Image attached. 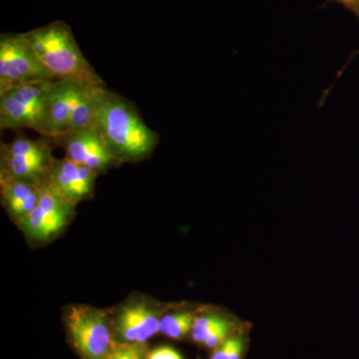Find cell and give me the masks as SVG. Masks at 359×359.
<instances>
[{"mask_svg":"<svg viewBox=\"0 0 359 359\" xmlns=\"http://www.w3.org/2000/svg\"><path fill=\"white\" fill-rule=\"evenodd\" d=\"M94 125L118 161L144 159L159 141L158 134L144 122L134 104L105 84L97 94Z\"/></svg>","mask_w":359,"mask_h":359,"instance_id":"6da1fadb","label":"cell"},{"mask_svg":"<svg viewBox=\"0 0 359 359\" xmlns=\"http://www.w3.org/2000/svg\"><path fill=\"white\" fill-rule=\"evenodd\" d=\"M22 34L42 65L57 79L103 82L80 50L70 26L65 21H54Z\"/></svg>","mask_w":359,"mask_h":359,"instance_id":"7a4b0ae2","label":"cell"},{"mask_svg":"<svg viewBox=\"0 0 359 359\" xmlns=\"http://www.w3.org/2000/svg\"><path fill=\"white\" fill-rule=\"evenodd\" d=\"M57 80L32 82L0 93V129H32L47 137L49 99Z\"/></svg>","mask_w":359,"mask_h":359,"instance_id":"3957f363","label":"cell"},{"mask_svg":"<svg viewBox=\"0 0 359 359\" xmlns=\"http://www.w3.org/2000/svg\"><path fill=\"white\" fill-rule=\"evenodd\" d=\"M65 325L71 344L83 359H106L115 339L106 311L83 304L65 311Z\"/></svg>","mask_w":359,"mask_h":359,"instance_id":"277c9868","label":"cell"},{"mask_svg":"<svg viewBox=\"0 0 359 359\" xmlns=\"http://www.w3.org/2000/svg\"><path fill=\"white\" fill-rule=\"evenodd\" d=\"M59 80L37 57L27 40L20 34L0 35V93L13 87Z\"/></svg>","mask_w":359,"mask_h":359,"instance_id":"5b68a950","label":"cell"},{"mask_svg":"<svg viewBox=\"0 0 359 359\" xmlns=\"http://www.w3.org/2000/svg\"><path fill=\"white\" fill-rule=\"evenodd\" d=\"M53 140L48 137L33 140L18 132L11 143L1 144V168L15 178L43 185L48 180L54 158Z\"/></svg>","mask_w":359,"mask_h":359,"instance_id":"8992f818","label":"cell"},{"mask_svg":"<svg viewBox=\"0 0 359 359\" xmlns=\"http://www.w3.org/2000/svg\"><path fill=\"white\" fill-rule=\"evenodd\" d=\"M74 208L46 182L36 207L20 219L21 229L34 240H48L63 230Z\"/></svg>","mask_w":359,"mask_h":359,"instance_id":"52a82bcc","label":"cell"},{"mask_svg":"<svg viewBox=\"0 0 359 359\" xmlns=\"http://www.w3.org/2000/svg\"><path fill=\"white\" fill-rule=\"evenodd\" d=\"M52 140L65 148L66 157L97 174L119 162L95 125L80 131L68 132Z\"/></svg>","mask_w":359,"mask_h":359,"instance_id":"ba28073f","label":"cell"},{"mask_svg":"<svg viewBox=\"0 0 359 359\" xmlns=\"http://www.w3.org/2000/svg\"><path fill=\"white\" fill-rule=\"evenodd\" d=\"M97 175L88 167L65 157L54 160L47 183L68 202L76 205L93 193Z\"/></svg>","mask_w":359,"mask_h":359,"instance_id":"9c48e42d","label":"cell"},{"mask_svg":"<svg viewBox=\"0 0 359 359\" xmlns=\"http://www.w3.org/2000/svg\"><path fill=\"white\" fill-rule=\"evenodd\" d=\"M162 316L157 309L145 302L127 304L116 318L115 332L118 341L146 344L160 332Z\"/></svg>","mask_w":359,"mask_h":359,"instance_id":"30bf717a","label":"cell"},{"mask_svg":"<svg viewBox=\"0 0 359 359\" xmlns=\"http://www.w3.org/2000/svg\"><path fill=\"white\" fill-rule=\"evenodd\" d=\"M93 82L74 79H59L54 84L49 99L47 137L54 139L67 131L71 116L83 95L85 89ZM103 83V82H101Z\"/></svg>","mask_w":359,"mask_h":359,"instance_id":"8fae6325","label":"cell"},{"mask_svg":"<svg viewBox=\"0 0 359 359\" xmlns=\"http://www.w3.org/2000/svg\"><path fill=\"white\" fill-rule=\"evenodd\" d=\"M44 185L15 178L2 168L0 170L2 202L9 214L18 222L36 207Z\"/></svg>","mask_w":359,"mask_h":359,"instance_id":"7c38bea8","label":"cell"},{"mask_svg":"<svg viewBox=\"0 0 359 359\" xmlns=\"http://www.w3.org/2000/svg\"><path fill=\"white\" fill-rule=\"evenodd\" d=\"M195 316L190 311L166 314L161 318L160 334L172 339H182L192 332Z\"/></svg>","mask_w":359,"mask_h":359,"instance_id":"4fadbf2b","label":"cell"},{"mask_svg":"<svg viewBox=\"0 0 359 359\" xmlns=\"http://www.w3.org/2000/svg\"><path fill=\"white\" fill-rule=\"evenodd\" d=\"M229 321L230 320L216 313L204 314L195 318L191 332L194 341L204 344L205 340Z\"/></svg>","mask_w":359,"mask_h":359,"instance_id":"5bb4252c","label":"cell"},{"mask_svg":"<svg viewBox=\"0 0 359 359\" xmlns=\"http://www.w3.org/2000/svg\"><path fill=\"white\" fill-rule=\"evenodd\" d=\"M145 344H129L115 340L106 359H147Z\"/></svg>","mask_w":359,"mask_h":359,"instance_id":"9a60e30c","label":"cell"},{"mask_svg":"<svg viewBox=\"0 0 359 359\" xmlns=\"http://www.w3.org/2000/svg\"><path fill=\"white\" fill-rule=\"evenodd\" d=\"M244 341L240 337H228L217 347L211 359H242Z\"/></svg>","mask_w":359,"mask_h":359,"instance_id":"2e32d148","label":"cell"},{"mask_svg":"<svg viewBox=\"0 0 359 359\" xmlns=\"http://www.w3.org/2000/svg\"><path fill=\"white\" fill-rule=\"evenodd\" d=\"M147 359H183V358L173 347L159 346L147 354Z\"/></svg>","mask_w":359,"mask_h":359,"instance_id":"e0dca14e","label":"cell"},{"mask_svg":"<svg viewBox=\"0 0 359 359\" xmlns=\"http://www.w3.org/2000/svg\"><path fill=\"white\" fill-rule=\"evenodd\" d=\"M328 2H337L353 13L359 11V0H328Z\"/></svg>","mask_w":359,"mask_h":359,"instance_id":"ac0fdd59","label":"cell"},{"mask_svg":"<svg viewBox=\"0 0 359 359\" xmlns=\"http://www.w3.org/2000/svg\"><path fill=\"white\" fill-rule=\"evenodd\" d=\"M353 13L355 14V15L359 18V11H354ZM355 53L359 54V50L356 51Z\"/></svg>","mask_w":359,"mask_h":359,"instance_id":"d6986e66","label":"cell"}]
</instances>
